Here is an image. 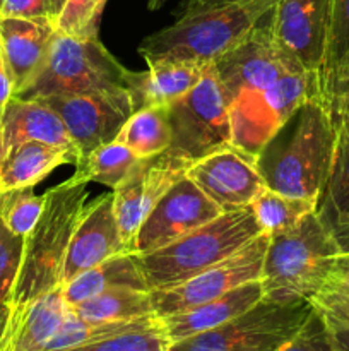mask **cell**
<instances>
[{
  "label": "cell",
  "mask_w": 349,
  "mask_h": 351,
  "mask_svg": "<svg viewBox=\"0 0 349 351\" xmlns=\"http://www.w3.org/2000/svg\"><path fill=\"white\" fill-rule=\"evenodd\" d=\"M86 185L68 178L43 194V211L33 230L24 237L23 261L10 295L9 311L24 307L60 287L68 243L88 204Z\"/></svg>",
  "instance_id": "cell-4"
},
{
  "label": "cell",
  "mask_w": 349,
  "mask_h": 351,
  "mask_svg": "<svg viewBox=\"0 0 349 351\" xmlns=\"http://www.w3.org/2000/svg\"><path fill=\"white\" fill-rule=\"evenodd\" d=\"M127 74L129 69L106 50L98 36H68L57 31L43 69L17 98L127 91Z\"/></svg>",
  "instance_id": "cell-7"
},
{
  "label": "cell",
  "mask_w": 349,
  "mask_h": 351,
  "mask_svg": "<svg viewBox=\"0 0 349 351\" xmlns=\"http://www.w3.org/2000/svg\"><path fill=\"white\" fill-rule=\"evenodd\" d=\"M277 351H335V348L332 346L328 332L325 329L324 317L313 307L300 331Z\"/></svg>",
  "instance_id": "cell-36"
},
{
  "label": "cell",
  "mask_w": 349,
  "mask_h": 351,
  "mask_svg": "<svg viewBox=\"0 0 349 351\" xmlns=\"http://www.w3.org/2000/svg\"><path fill=\"white\" fill-rule=\"evenodd\" d=\"M267 245H269V235L260 233L238 252L195 274L190 280L163 290H153L151 300H153L154 315L161 319L180 314L188 308L214 300L242 285L260 281Z\"/></svg>",
  "instance_id": "cell-10"
},
{
  "label": "cell",
  "mask_w": 349,
  "mask_h": 351,
  "mask_svg": "<svg viewBox=\"0 0 349 351\" xmlns=\"http://www.w3.org/2000/svg\"><path fill=\"white\" fill-rule=\"evenodd\" d=\"M185 171L157 154L137 161L130 173L113 189V211L127 252L135 254L137 232L144 218Z\"/></svg>",
  "instance_id": "cell-16"
},
{
  "label": "cell",
  "mask_w": 349,
  "mask_h": 351,
  "mask_svg": "<svg viewBox=\"0 0 349 351\" xmlns=\"http://www.w3.org/2000/svg\"><path fill=\"white\" fill-rule=\"evenodd\" d=\"M250 208H252L262 232L267 235H277V233H283L296 226L310 213L317 211L318 204L305 201V199L284 195L267 187L252 202Z\"/></svg>",
  "instance_id": "cell-30"
},
{
  "label": "cell",
  "mask_w": 349,
  "mask_h": 351,
  "mask_svg": "<svg viewBox=\"0 0 349 351\" xmlns=\"http://www.w3.org/2000/svg\"><path fill=\"white\" fill-rule=\"evenodd\" d=\"M260 233H263L262 228L248 206L222 213L161 249L133 256L142 271L147 290H163L221 263Z\"/></svg>",
  "instance_id": "cell-5"
},
{
  "label": "cell",
  "mask_w": 349,
  "mask_h": 351,
  "mask_svg": "<svg viewBox=\"0 0 349 351\" xmlns=\"http://www.w3.org/2000/svg\"><path fill=\"white\" fill-rule=\"evenodd\" d=\"M277 0H240L204 12L181 16L139 45L146 64L181 62L211 65L235 48L257 24L270 16Z\"/></svg>",
  "instance_id": "cell-3"
},
{
  "label": "cell",
  "mask_w": 349,
  "mask_h": 351,
  "mask_svg": "<svg viewBox=\"0 0 349 351\" xmlns=\"http://www.w3.org/2000/svg\"><path fill=\"white\" fill-rule=\"evenodd\" d=\"M62 287L41 295L24 307L9 311L0 338V351H44L67 317Z\"/></svg>",
  "instance_id": "cell-19"
},
{
  "label": "cell",
  "mask_w": 349,
  "mask_h": 351,
  "mask_svg": "<svg viewBox=\"0 0 349 351\" xmlns=\"http://www.w3.org/2000/svg\"><path fill=\"white\" fill-rule=\"evenodd\" d=\"M348 93H349V77L346 79V81H342L341 84H337V88H335V89H334V93H332L331 99H328V105H331V103L334 101V99L337 98V96L348 95Z\"/></svg>",
  "instance_id": "cell-44"
},
{
  "label": "cell",
  "mask_w": 349,
  "mask_h": 351,
  "mask_svg": "<svg viewBox=\"0 0 349 351\" xmlns=\"http://www.w3.org/2000/svg\"><path fill=\"white\" fill-rule=\"evenodd\" d=\"M331 17L332 0H277L270 14L274 40L293 64L320 74Z\"/></svg>",
  "instance_id": "cell-14"
},
{
  "label": "cell",
  "mask_w": 349,
  "mask_h": 351,
  "mask_svg": "<svg viewBox=\"0 0 349 351\" xmlns=\"http://www.w3.org/2000/svg\"><path fill=\"white\" fill-rule=\"evenodd\" d=\"M115 288L147 290L146 280L133 254H120V256L109 257L105 263L84 271L74 280L65 283L62 291H64L67 305H75L108 290H115Z\"/></svg>",
  "instance_id": "cell-24"
},
{
  "label": "cell",
  "mask_w": 349,
  "mask_h": 351,
  "mask_svg": "<svg viewBox=\"0 0 349 351\" xmlns=\"http://www.w3.org/2000/svg\"><path fill=\"white\" fill-rule=\"evenodd\" d=\"M106 0H67L55 26L68 36H98V24Z\"/></svg>",
  "instance_id": "cell-33"
},
{
  "label": "cell",
  "mask_w": 349,
  "mask_h": 351,
  "mask_svg": "<svg viewBox=\"0 0 349 351\" xmlns=\"http://www.w3.org/2000/svg\"><path fill=\"white\" fill-rule=\"evenodd\" d=\"M342 250L344 245L320 209L293 228L269 235L260 278L262 298L274 304L310 302L325 287Z\"/></svg>",
  "instance_id": "cell-2"
},
{
  "label": "cell",
  "mask_w": 349,
  "mask_h": 351,
  "mask_svg": "<svg viewBox=\"0 0 349 351\" xmlns=\"http://www.w3.org/2000/svg\"><path fill=\"white\" fill-rule=\"evenodd\" d=\"M235 2H240V0H185L181 16H192V14L204 12V10L216 9V7H222Z\"/></svg>",
  "instance_id": "cell-43"
},
{
  "label": "cell",
  "mask_w": 349,
  "mask_h": 351,
  "mask_svg": "<svg viewBox=\"0 0 349 351\" xmlns=\"http://www.w3.org/2000/svg\"><path fill=\"white\" fill-rule=\"evenodd\" d=\"M164 3H166V0H149L147 7H149V10H157V9H161Z\"/></svg>",
  "instance_id": "cell-47"
},
{
  "label": "cell",
  "mask_w": 349,
  "mask_h": 351,
  "mask_svg": "<svg viewBox=\"0 0 349 351\" xmlns=\"http://www.w3.org/2000/svg\"><path fill=\"white\" fill-rule=\"evenodd\" d=\"M79 319L88 322H120L154 315L151 291L115 288L81 304L68 305Z\"/></svg>",
  "instance_id": "cell-26"
},
{
  "label": "cell",
  "mask_w": 349,
  "mask_h": 351,
  "mask_svg": "<svg viewBox=\"0 0 349 351\" xmlns=\"http://www.w3.org/2000/svg\"><path fill=\"white\" fill-rule=\"evenodd\" d=\"M24 237L14 235L0 221V308H9L10 295L23 261Z\"/></svg>",
  "instance_id": "cell-35"
},
{
  "label": "cell",
  "mask_w": 349,
  "mask_h": 351,
  "mask_svg": "<svg viewBox=\"0 0 349 351\" xmlns=\"http://www.w3.org/2000/svg\"><path fill=\"white\" fill-rule=\"evenodd\" d=\"M44 206V195L34 194L33 187L0 191V221L14 233L26 237L36 225Z\"/></svg>",
  "instance_id": "cell-31"
},
{
  "label": "cell",
  "mask_w": 349,
  "mask_h": 351,
  "mask_svg": "<svg viewBox=\"0 0 349 351\" xmlns=\"http://www.w3.org/2000/svg\"><path fill=\"white\" fill-rule=\"evenodd\" d=\"M222 215L221 209L187 177L178 178L144 218L135 254L153 252Z\"/></svg>",
  "instance_id": "cell-15"
},
{
  "label": "cell",
  "mask_w": 349,
  "mask_h": 351,
  "mask_svg": "<svg viewBox=\"0 0 349 351\" xmlns=\"http://www.w3.org/2000/svg\"><path fill=\"white\" fill-rule=\"evenodd\" d=\"M115 141L129 147L140 160L164 153L171 143L168 106H149L133 112L123 123Z\"/></svg>",
  "instance_id": "cell-25"
},
{
  "label": "cell",
  "mask_w": 349,
  "mask_h": 351,
  "mask_svg": "<svg viewBox=\"0 0 349 351\" xmlns=\"http://www.w3.org/2000/svg\"><path fill=\"white\" fill-rule=\"evenodd\" d=\"M7 319H9V308H0V338H2L3 329H5Z\"/></svg>",
  "instance_id": "cell-46"
},
{
  "label": "cell",
  "mask_w": 349,
  "mask_h": 351,
  "mask_svg": "<svg viewBox=\"0 0 349 351\" xmlns=\"http://www.w3.org/2000/svg\"><path fill=\"white\" fill-rule=\"evenodd\" d=\"M57 26L51 19L0 17V45L9 67L14 96L34 81L47 62Z\"/></svg>",
  "instance_id": "cell-18"
},
{
  "label": "cell",
  "mask_w": 349,
  "mask_h": 351,
  "mask_svg": "<svg viewBox=\"0 0 349 351\" xmlns=\"http://www.w3.org/2000/svg\"><path fill=\"white\" fill-rule=\"evenodd\" d=\"M337 153V130L324 98L305 103L257 156L267 187L318 204Z\"/></svg>",
  "instance_id": "cell-1"
},
{
  "label": "cell",
  "mask_w": 349,
  "mask_h": 351,
  "mask_svg": "<svg viewBox=\"0 0 349 351\" xmlns=\"http://www.w3.org/2000/svg\"><path fill=\"white\" fill-rule=\"evenodd\" d=\"M325 285L349 290V250H342L334 261L331 274Z\"/></svg>",
  "instance_id": "cell-41"
},
{
  "label": "cell",
  "mask_w": 349,
  "mask_h": 351,
  "mask_svg": "<svg viewBox=\"0 0 349 351\" xmlns=\"http://www.w3.org/2000/svg\"><path fill=\"white\" fill-rule=\"evenodd\" d=\"M212 65L231 103L263 91L283 75L303 71L277 47L270 21L257 24L235 48Z\"/></svg>",
  "instance_id": "cell-12"
},
{
  "label": "cell",
  "mask_w": 349,
  "mask_h": 351,
  "mask_svg": "<svg viewBox=\"0 0 349 351\" xmlns=\"http://www.w3.org/2000/svg\"><path fill=\"white\" fill-rule=\"evenodd\" d=\"M311 308L308 300L274 304L262 298L219 328L170 343L166 351H277L300 331Z\"/></svg>",
  "instance_id": "cell-9"
},
{
  "label": "cell",
  "mask_w": 349,
  "mask_h": 351,
  "mask_svg": "<svg viewBox=\"0 0 349 351\" xmlns=\"http://www.w3.org/2000/svg\"><path fill=\"white\" fill-rule=\"evenodd\" d=\"M0 17L57 21L55 0H2Z\"/></svg>",
  "instance_id": "cell-37"
},
{
  "label": "cell",
  "mask_w": 349,
  "mask_h": 351,
  "mask_svg": "<svg viewBox=\"0 0 349 351\" xmlns=\"http://www.w3.org/2000/svg\"><path fill=\"white\" fill-rule=\"evenodd\" d=\"M40 99L60 117L79 153V165L101 144L112 143L133 113L130 96L120 93H65Z\"/></svg>",
  "instance_id": "cell-11"
},
{
  "label": "cell",
  "mask_w": 349,
  "mask_h": 351,
  "mask_svg": "<svg viewBox=\"0 0 349 351\" xmlns=\"http://www.w3.org/2000/svg\"><path fill=\"white\" fill-rule=\"evenodd\" d=\"M65 2H67V0H55V9H57V17H58V14H60V10L64 9Z\"/></svg>",
  "instance_id": "cell-48"
},
{
  "label": "cell",
  "mask_w": 349,
  "mask_h": 351,
  "mask_svg": "<svg viewBox=\"0 0 349 351\" xmlns=\"http://www.w3.org/2000/svg\"><path fill=\"white\" fill-rule=\"evenodd\" d=\"M139 160L140 158H137L129 147L118 141H112L96 147L81 165H77V170L70 178L82 184L96 182L115 189Z\"/></svg>",
  "instance_id": "cell-29"
},
{
  "label": "cell",
  "mask_w": 349,
  "mask_h": 351,
  "mask_svg": "<svg viewBox=\"0 0 349 351\" xmlns=\"http://www.w3.org/2000/svg\"><path fill=\"white\" fill-rule=\"evenodd\" d=\"M185 175L222 213L248 208L267 189L257 158L233 144L194 161Z\"/></svg>",
  "instance_id": "cell-13"
},
{
  "label": "cell",
  "mask_w": 349,
  "mask_h": 351,
  "mask_svg": "<svg viewBox=\"0 0 349 351\" xmlns=\"http://www.w3.org/2000/svg\"><path fill=\"white\" fill-rule=\"evenodd\" d=\"M310 304L313 305L317 311H320L322 314L332 315V317L349 324V290L325 285V287L311 298Z\"/></svg>",
  "instance_id": "cell-38"
},
{
  "label": "cell",
  "mask_w": 349,
  "mask_h": 351,
  "mask_svg": "<svg viewBox=\"0 0 349 351\" xmlns=\"http://www.w3.org/2000/svg\"><path fill=\"white\" fill-rule=\"evenodd\" d=\"M349 77V0H332L331 31L320 79L324 99L328 105L332 93Z\"/></svg>",
  "instance_id": "cell-27"
},
{
  "label": "cell",
  "mask_w": 349,
  "mask_h": 351,
  "mask_svg": "<svg viewBox=\"0 0 349 351\" xmlns=\"http://www.w3.org/2000/svg\"><path fill=\"white\" fill-rule=\"evenodd\" d=\"M315 98H324L320 74L301 71L283 75L263 91L231 103L233 146L257 158L291 117Z\"/></svg>",
  "instance_id": "cell-8"
},
{
  "label": "cell",
  "mask_w": 349,
  "mask_h": 351,
  "mask_svg": "<svg viewBox=\"0 0 349 351\" xmlns=\"http://www.w3.org/2000/svg\"><path fill=\"white\" fill-rule=\"evenodd\" d=\"M26 141H40L77 153L67 129L53 110L40 99L12 96L0 115V160L14 146Z\"/></svg>",
  "instance_id": "cell-20"
},
{
  "label": "cell",
  "mask_w": 349,
  "mask_h": 351,
  "mask_svg": "<svg viewBox=\"0 0 349 351\" xmlns=\"http://www.w3.org/2000/svg\"><path fill=\"white\" fill-rule=\"evenodd\" d=\"M0 5H2V0H0Z\"/></svg>",
  "instance_id": "cell-49"
},
{
  "label": "cell",
  "mask_w": 349,
  "mask_h": 351,
  "mask_svg": "<svg viewBox=\"0 0 349 351\" xmlns=\"http://www.w3.org/2000/svg\"><path fill=\"white\" fill-rule=\"evenodd\" d=\"M120 254L129 252L120 235L118 223L113 211V192H108L86 204L68 243L60 287L84 271Z\"/></svg>",
  "instance_id": "cell-17"
},
{
  "label": "cell",
  "mask_w": 349,
  "mask_h": 351,
  "mask_svg": "<svg viewBox=\"0 0 349 351\" xmlns=\"http://www.w3.org/2000/svg\"><path fill=\"white\" fill-rule=\"evenodd\" d=\"M328 108L337 130V151L349 149V93L337 96Z\"/></svg>",
  "instance_id": "cell-39"
},
{
  "label": "cell",
  "mask_w": 349,
  "mask_h": 351,
  "mask_svg": "<svg viewBox=\"0 0 349 351\" xmlns=\"http://www.w3.org/2000/svg\"><path fill=\"white\" fill-rule=\"evenodd\" d=\"M334 230H335V233H337V237L341 235V233L349 235V215L346 216V218L339 219V221L334 225Z\"/></svg>",
  "instance_id": "cell-45"
},
{
  "label": "cell",
  "mask_w": 349,
  "mask_h": 351,
  "mask_svg": "<svg viewBox=\"0 0 349 351\" xmlns=\"http://www.w3.org/2000/svg\"><path fill=\"white\" fill-rule=\"evenodd\" d=\"M262 297L263 293L260 281H252V283L242 285L214 300H209L197 307L180 312V314L157 319H159L168 341L177 343L185 338H190V336L219 328L231 319L245 314L248 308L259 304Z\"/></svg>",
  "instance_id": "cell-21"
},
{
  "label": "cell",
  "mask_w": 349,
  "mask_h": 351,
  "mask_svg": "<svg viewBox=\"0 0 349 351\" xmlns=\"http://www.w3.org/2000/svg\"><path fill=\"white\" fill-rule=\"evenodd\" d=\"M14 96V86L12 79H10L9 67H7L5 57H3L2 45H0V115H2L3 108H5L7 101Z\"/></svg>",
  "instance_id": "cell-42"
},
{
  "label": "cell",
  "mask_w": 349,
  "mask_h": 351,
  "mask_svg": "<svg viewBox=\"0 0 349 351\" xmlns=\"http://www.w3.org/2000/svg\"><path fill=\"white\" fill-rule=\"evenodd\" d=\"M156 315H147V317L133 319V321H120V322H88L79 319L74 312L68 308L67 317L64 324L58 329L55 338L48 343L44 351H65L75 348V346L89 345V343L101 341V339L112 338V336L122 335V332L133 331V329L149 328L156 324Z\"/></svg>",
  "instance_id": "cell-28"
},
{
  "label": "cell",
  "mask_w": 349,
  "mask_h": 351,
  "mask_svg": "<svg viewBox=\"0 0 349 351\" xmlns=\"http://www.w3.org/2000/svg\"><path fill=\"white\" fill-rule=\"evenodd\" d=\"M322 317H324L325 329H327L328 338H331L335 351H349V324L327 314H322Z\"/></svg>",
  "instance_id": "cell-40"
},
{
  "label": "cell",
  "mask_w": 349,
  "mask_h": 351,
  "mask_svg": "<svg viewBox=\"0 0 349 351\" xmlns=\"http://www.w3.org/2000/svg\"><path fill=\"white\" fill-rule=\"evenodd\" d=\"M207 67L181 62H153L147 64L146 71H129L125 88L133 112L149 106H170L204 77Z\"/></svg>",
  "instance_id": "cell-22"
},
{
  "label": "cell",
  "mask_w": 349,
  "mask_h": 351,
  "mask_svg": "<svg viewBox=\"0 0 349 351\" xmlns=\"http://www.w3.org/2000/svg\"><path fill=\"white\" fill-rule=\"evenodd\" d=\"M62 165H79V154L40 141L17 144L0 160V191L34 187Z\"/></svg>",
  "instance_id": "cell-23"
},
{
  "label": "cell",
  "mask_w": 349,
  "mask_h": 351,
  "mask_svg": "<svg viewBox=\"0 0 349 351\" xmlns=\"http://www.w3.org/2000/svg\"><path fill=\"white\" fill-rule=\"evenodd\" d=\"M324 201L325 204L318 209L324 213L332 226L349 215V149L335 153L331 180L322 199V202Z\"/></svg>",
  "instance_id": "cell-34"
},
{
  "label": "cell",
  "mask_w": 349,
  "mask_h": 351,
  "mask_svg": "<svg viewBox=\"0 0 349 351\" xmlns=\"http://www.w3.org/2000/svg\"><path fill=\"white\" fill-rule=\"evenodd\" d=\"M168 338L164 336L161 322L157 319L156 324L149 328L133 329V331L122 332L101 341L89 343V345L75 346L65 351H166Z\"/></svg>",
  "instance_id": "cell-32"
},
{
  "label": "cell",
  "mask_w": 349,
  "mask_h": 351,
  "mask_svg": "<svg viewBox=\"0 0 349 351\" xmlns=\"http://www.w3.org/2000/svg\"><path fill=\"white\" fill-rule=\"evenodd\" d=\"M171 143L161 156L187 170L194 161L233 144L231 101L214 65L185 96L168 106Z\"/></svg>",
  "instance_id": "cell-6"
}]
</instances>
